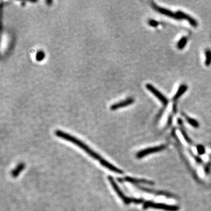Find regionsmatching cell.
<instances>
[{
    "label": "cell",
    "instance_id": "1",
    "mask_svg": "<svg viewBox=\"0 0 211 211\" xmlns=\"http://www.w3.org/2000/svg\"><path fill=\"white\" fill-rule=\"evenodd\" d=\"M55 134L57 135V137H59L62 139L65 140L67 141H69L73 144H75L82 149L85 152H86L89 156L92 157L94 160H97L100 163V164L107 168L108 170H110L115 173H117L118 174H123V171L122 170L117 168L116 167L114 166L113 165L110 163L108 161H106L103 157H102L100 155L96 153L94 150L90 148L87 144L84 143L80 140L78 139L76 137H74L71 134H68L67 133H65L60 130H57L55 131Z\"/></svg>",
    "mask_w": 211,
    "mask_h": 211
},
{
    "label": "cell",
    "instance_id": "2",
    "mask_svg": "<svg viewBox=\"0 0 211 211\" xmlns=\"http://www.w3.org/2000/svg\"><path fill=\"white\" fill-rule=\"evenodd\" d=\"M108 180L109 181L111 186H112L114 191L116 192V194L118 195L120 198L123 201L124 203L126 205H129L131 203L134 204H141L143 202V200L141 199H135V198H131L126 195L123 191L121 190L120 187L118 186L116 181H114L113 178L112 176H108Z\"/></svg>",
    "mask_w": 211,
    "mask_h": 211
},
{
    "label": "cell",
    "instance_id": "3",
    "mask_svg": "<svg viewBox=\"0 0 211 211\" xmlns=\"http://www.w3.org/2000/svg\"><path fill=\"white\" fill-rule=\"evenodd\" d=\"M149 208L163 209L167 211H178L180 209V208L176 205H170L161 203H154L149 201L145 202L144 203V208L147 209Z\"/></svg>",
    "mask_w": 211,
    "mask_h": 211
},
{
    "label": "cell",
    "instance_id": "4",
    "mask_svg": "<svg viewBox=\"0 0 211 211\" xmlns=\"http://www.w3.org/2000/svg\"><path fill=\"white\" fill-rule=\"evenodd\" d=\"M165 148H166V146L165 145H161L160 146L151 147V148H149V149H143L142 151H140L137 153V157L139 158H143V157H144L145 156L149 154L161 151L164 150Z\"/></svg>",
    "mask_w": 211,
    "mask_h": 211
},
{
    "label": "cell",
    "instance_id": "5",
    "mask_svg": "<svg viewBox=\"0 0 211 211\" xmlns=\"http://www.w3.org/2000/svg\"><path fill=\"white\" fill-rule=\"evenodd\" d=\"M145 86L149 92H151L154 96H155L157 98L160 100L163 104L167 105L168 104V100L167 98L164 96L162 93H161L160 91H158L156 88L154 87L152 85L148 83V84L146 85Z\"/></svg>",
    "mask_w": 211,
    "mask_h": 211
},
{
    "label": "cell",
    "instance_id": "6",
    "mask_svg": "<svg viewBox=\"0 0 211 211\" xmlns=\"http://www.w3.org/2000/svg\"><path fill=\"white\" fill-rule=\"evenodd\" d=\"M134 102V99L133 98H127V99H125L124 100L120 101L119 102L114 103L113 104H112L110 106V109H111V110H116L119 109V108L129 106L130 105L133 104Z\"/></svg>",
    "mask_w": 211,
    "mask_h": 211
},
{
    "label": "cell",
    "instance_id": "7",
    "mask_svg": "<svg viewBox=\"0 0 211 211\" xmlns=\"http://www.w3.org/2000/svg\"><path fill=\"white\" fill-rule=\"evenodd\" d=\"M176 14L178 16L179 20H181V19L186 20V21H188L189 23L192 26L196 27V26H198L197 21H196L195 20H194L193 18H192L190 16H188V14H186L185 12H182L181 11H177L176 12Z\"/></svg>",
    "mask_w": 211,
    "mask_h": 211
},
{
    "label": "cell",
    "instance_id": "8",
    "mask_svg": "<svg viewBox=\"0 0 211 211\" xmlns=\"http://www.w3.org/2000/svg\"><path fill=\"white\" fill-rule=\"evenodd\" d=\"M154 8L155 10L157 11L160 13L162 14L163 15L169 16V17L174 18V19H176V20H179L178 16L176 14V13H174L171 11L169 10L168 9H166V8H164L159 7L157 6L155 4L154 5Z\"/></svg>",
    "mask_w": 211,
    "mask_h": 211
},
{
    "label": "cell",
    "instance_id": "9",
    "mask_svg": "<svg viewBox=\"0 0 211 211\" xmlns=\"http://www.w3.org/2000/svg\"><path fill=\"white\" fill-rule=\"evenodd\" d=\"M122 180H124L126 181L129 182L130 183L134 184H149V185H152L153 184V182L149 180H139V179H135L131 177H126L124 179H122Z\"/></svg>",
    "mask_w": 211,
    "mask_h": 211
},
{
    "label": "cell",
    "instance_id": "10",
    "mask_svg": "<svg viewBox=\"0 0 211 211\" xmlns=\"http://www.w3.org/2000/svg\"><path fill=\"white\" fill-rule=\"evenodd\" d=\"M188 89V86L186 85H181L178 88L177 93H175V96L173 98V100H178L181 96L186 92Z\"/></svg>",
    "mask_w": 211,
    "mask_h": 211
},
{
    "label": "cell",
    "instance_id": "11",
    "mask_svg": "<svg viewBox=\"0 0 211 211\" xmlns=\"http://www.w3.org/2000/svg\"><path fill=\"white\" fill-rule=\"evenodd\" d=\"M25 167V165L24 163H20L16 167L15 169L12 171L11 172V175L13 178H16L17 177L18 175H20V174L21 173V171L24 170Z\"/></svg>",
    "mask_w": 211,
    "mask_h": 211
},
{
    "label": "cell",
    "instance_id": "12",
    "mask_svg": "<svg viewBox=\"0 0 211 211\" xmlns=\"http://www.w3.org/2000/svg\"><path fill=\"white\" fill-rule=\"evenodd\" d=\"M187 41H188V38L184 36L182 37L180 40L178 41V44H177V48L179 49H182L184 48V47H186V44H187Z\"/></svg>",
    "mask_w": 211,
    "mask_h": 211
},
{
    "label": "cell",
    "instance_id": "13",
    "mask_svg": "<svg viewBox=\"0 0 211 211\" xmlns=\"http://www.w3.org/2000/svg\"><path fill=\"white\" fill-rule=\"evenodd\" d=\"M205 65L209 67L211 65V51L207 49L205 51Z\"/></svg>",
    "mask_w": 211,
    "mask_h": 211
},
{
    "label": "cell",
    "instance_id": "14",
    "mask_svg": "<svg viewBox=\"0 0 211 211\" xmlns=\"http://www.w3.org/2000/svg\"><path fill=\"white\" fill-rule=\"evenodd\" d=\"M186 119L187 122H188V123L190 124V125L194 127H195V128H198V127H199V126H200L199 123H198L196 120H195V119L190 118V117H186Z\"/></svg>",
    "mask_w": 211,
    "mask_h": 211
},
{
    "label": "cell",
    "instance_id": "15",
    "mask_svg": "<svg viewBox=\"0 0 211 211\" xmlns=\"http://www.w3.org/2000/svg\"><path fill=\"white\" fill-rule=\"evenodd\" d=\"M45 57V53L43 51H39L36 54V60L38 61H40L42 60Z\"/></svg>",
    "mask_w": 211,
    "mask_h": 211
},
{
    "label": "cell",
    "instance_id": "16",
    "mask_svg": "<svg viewBox=\"0 0 211 211\" xmlns=\"http://www.w3.org/2000/svg\"><path fill=\"white\" fill-rule=\"evenodd\" d=\"M181 132L182 134L183 135V136H184V139H185L186 141L188 143H192L191 140H190V139L188 137V136L187 135V134L186 133L185 130H183V129H181Z\"/></svg>",
    "mask_w": 211,
    "mask_h": 211
},
{
    "label": "cell",
    "instance_id": "17",
    "mask_svg": "<svg viewBox=\"0 0 211 211\" xmlns=\"http://www.w3.org/2000/svg\"><path fill=\"white\" fill-rule=\"evenodd\" d=\"M148 23L149 25L153 27H156L159 24V23L157 21L154 20H149V21H148Z\"/></svg>",
    "mask_w": 211,
    "mask_h": 211
}]
</instances>
